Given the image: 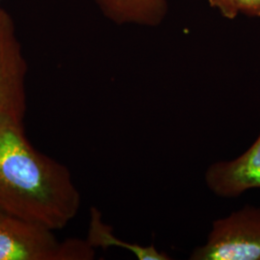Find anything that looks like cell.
Returning a JSON list of instances; mask_svg holds the SVG:
<instances>
[{
  "instance_id": "8",
  "label": "cell",
  "mask_w": 260,
  "mask_h": 260,
  "mask_svg": "<svg viewBox=\"0 0 260 260\" xmlns=\"http://www.w3.org/2000/svg\"><path fill=\"white\" fill-rule=\"evenodd\" d=\"M208 3L212 8L219 10L225 19H235L239 14L235 0H208Z\"/></svg>"
},
{
  "instance_id": "1",
  "label": "cell",
  "mask_w": 260,
  "mask_h": 260,
  "mask_svg": "<svg viewBox=\"0 0 260 260\" xmlns=\"http://www.w3.org/2000/svg\"><path fill=\"white\" fill-rule=\"evenodd\" d=\"M80 205L69 168L32 146L23 121L0 117V211L59 231Z\"/></svg>"
},
{
  "instance_id": "6",
  "label": "cell",
  "mask_w": 260,
  "mask_h": 260,
  "mask_svg": "<svg viewBox=\"0 0 260 260\" xmlns=\"http://www.w3.org/2000/svg\"><path fill=\"white\" fill-rule=\"evenodd\" d=\"M104 17L117 24L156 26L165 19L167 0H95Z\"/></svg>"
},
{
  "instance_id": "5",
  "label": "cell",
  "mask_w": 260,
  "mask_h": 260,
  "mask_svg": "<svg viewBox=\"0 0 260 260\" xmlns=\"http://www.w3.org/2000/svg\"><path fill=\"white\" fill-rule=\"evenodd\" d=\"M205 180L214 195L224 199L237 198L251 189H259L260 132L251 147L239 156L209 165Z\"/></svg>"
},
{
  "instance_id": "2",
  "label": "cell",
  "mask_w": 260,
  "mask_h": 260,
  "mask_svg": "<svg viewBox=\"0 0 260 260\" xmlns=\"http://www.w3.org/2000/svg\"><path fill=\"white\" fill-rule=\"evenodd\" d=\"M53 230L0 211V260H91L87 239L60 241Z\"/></svg>"
},
{
  "instance_id": "7",
  "label": "cell",
  "mask_w": 260,
  "mask_h": 260,
  "mask_svg": "<svg viewBox=\"0 0 260 260\" xmlns=\"http://www.w3.org/2000/svg\"><path fill=\"white\" fill-rule=\"evenodd\" d=\"M87 241L94 248L107 250L112 247L121 248L133 253L139 260H170L172 257L164 251H159L154 245L141 246L119 239L112 231V228L104 223L102 212L92 207L90 210V224Z\"/></svg>"
},
{
  "instance_id": "9",
  "label": "cell",
  "mask_w": 260,
  "mask_h": 260,
  "mask_svg": "<svg viewBox=\"0 0 260 260\" xmlns=\"http://www.w3.org/2000/svg\"><path fill=\"white\" fill-rule=\"evenodd\" d=\"M235 2L239 13L260 19V0H235Z\"/></svg>"
},
{
  "instance_id": "3",
  "label": "cell",
  "mask_w": 260,
  "mask_h": 260,
  "mask_svg": "<svg viewBox=\"0 0 260 260\" xmlns=\"http://www.w3.org/2000/svg\"><path fill=\"white\" fill-rule=\"evenodd\" d=\"M191 260H260V207L247 205L215 220Z\"/></svg>"
},
{
  "instance_id": "4",
  "label": "cell",
  "mask_w": 260,
  "mask_h": 260,
  "mask_svg": "<svg viewBox=\"0 0 260 260\" xmlns=\"http://www.w3.org/2000/svg\"><path fill=\"white\" fill-rule=\"evenodd\" d=\"M27 71L16 23L0 6V117L24 120Z\"/></svg>"
}]
</instances>
